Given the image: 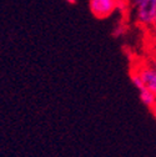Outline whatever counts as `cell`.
Segmentation results:
<instances>
[{
    "instance_id": "52a82bcc",
    "label": "cell",
    "mask_w": 156,
    "mask_h": 157,
    "mask_svg": "<svg viewBox=\"0 0 156 157\" xmlns=\"http://www.w3.org/2000/svg\"><path fill=\"white\" fill-rule=\"evenodd\" d=\"M66 3H69V4H71V5H74V4H76L77 3V0H65Z\"/></svg>"
},
{
    "instance_id": "277c9868",
    "label": "cell",
    "mask_w": 156,
    "mask_h": 157,
    "mask_svg": "<svg viewBox=\"0 0 156 157\" xmlns=\"http://www.w3.org/2000/svg\"><path fill=\"white\" fill-rule=\"evenodd\" d=\"M139 97H140V101L149 109H151L156 104V94L147 90V89L140 90L139 91Z\"/></svg>"
},
{
    "instance_id": "8992f818",
    "label": "cell",
    "mask_w": 156,
    "mask_h": 157,
    "mask_svg": "<svg viewBox=\"0 0 156 157\" xmlns=\"http://www.w3.org/2000/svg\"><path fill=\"white\" fill-rule=\"evenodd\" d=\"M151 30H152V35H154V37L156 39V23L151 26Z\"/></svg>"
},
{
    "instance_id": "6da1fadb",
    "label": "cell",
    "mask_w": 156,
    "mask_h": 157,
    "mask_svg": "<svg viewBox=\"0 0 156 157\" xmlns=\"http://www.w3.org/2000/svg\"><path fill=\"white\" fill-rule=\"evenodd\" d=\"M130 80L138 91L147 89L156 94V66L145 64L131 70Z\"/></svg>"
},
{
    "instance_id": "3957f363",
    "label": "cell",
    "mask_w": 156,
    "mask_h": 157,
    "mask_svg": "<svg viewBox=\"0 0 156 157\" xmlns=\"http://www.w3.org/2000/svg\"><path fill=\"white\" fill-rule=\"evenodd\" d=\"M119 8V0H89L90 13L96 19H107Z\"/></svg>"
},
{
    "instance_id": "5b68a950",
    "label": "cell",
    "mask_w": 156,
    "mask_h": 157,
    "mask_svg": "<svg viewBox=\"0 0 156 157\" xmlns=\"http://www.w3.org/2000/svg\"><path fill=\"white\" fill-rule=\"evenodd\" d=\"M150 110H151V112H152V116H154L155 119H156V104H155V105H154V106H152Z\"/></svg>"
},
{
    "instance_id": "7a4b0ae2",
    "label": "cell",
    "mask_w": 156,
    "mask_h": 157,
    "mask_svg": "<svg viewBox=\"0 0 156 157\" xmlns=\"http://www.w3.org/2000/svg\"><path fill=\"white\" fill-rule=\"evenodd\" d=\"M132 8L140 26L151 28L156 23V0H132Z\"/></svg>"
}]
</instances>
